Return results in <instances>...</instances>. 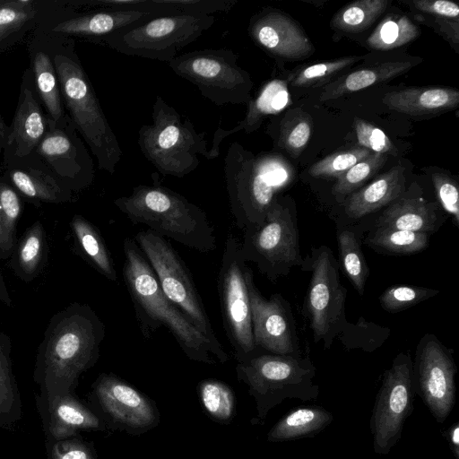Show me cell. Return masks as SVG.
I'll return each mask as SVG.
<instances>
[{
    "instance_id": "1",
    "label": "cell",
    "mask_w": 459,
    "mask_h": 459,
    "mask_svg": "<svg viewBox=\"0 0 459 459\" xmlns=\"http://www.w3.org/2000/svg\"><path fill=\"white\" fill-rule=\"evenodd\" d=\"M105 325L87 304L73 303L51 318L39 346L34 380L41 396L73 394L99 359Z\"/></svg>"
},
{
    "instance_id": "2",
    "label": "cell",
    "mask_w": 459,
    "mask_h": 459,
    "mask_svg": "<svg viewBox=\"0 0 459 459\" xmlns=\"http://www.w3.org/2000/svg\"><path fill=\"white\" fill-rule=\"evenodd\" d=\"M123 278L130 294L139 328L149 338L166 327L185 355L204 364L226 363L229 356L222 345L213 343L163 294L150 264L134 238L123 242Z\"/></svg>"
},
{
    "instance_id": "3",
    "label": "cell",
    "mask_w": 459,
    "mask_h": 459,
    "mask_svg": "<svg viewBox=\"0 0 459 459\" xmlns=\"http://www.w3.org/2000/svg\"><path fill=\"white\" fill-rule=\"evenodd\" d=\"M39 33L51 54L66 113L96 159L98 168L113 174L122 149L77 55L75 40Z\"/></svg>"
},
{
    "instance_id": "4",
    "label": "cell",
    "mask_w": 459,
    "mask_h": 459,
    "mask_svg": "<svg viewBox=\"0 0 459 459\" xmlns=\"http://www.w3.org/2000/svg\"><path fill=\"white\" fill-rule=\"evenodd\" d=\"M152 185H138L132 193L114 200L115 206L134 224H144L156 234L207 253L216 237L206 212L179 193L161 186L157 174Z\"/></svg>"
},
{
    "instance_id": "5",
    "label": "cell",
    "mask_w": 459,
    "mask_h": 459,
    "mask_svg": "<svg viewBox=\"0 0 459 459\" xmlns=\"http://www.w3.org/2000/svg\"><path fill=\"white\" fill-rule=\"evenodd\" d=\"M224 175L230 211L242 230L264 222L275 193L290 179L281 159L255 157L237 142L230 145L224 158Z\"/></svg>"
},
{
    "instance_id": "6",
    "label": "cell",
    "mask_w": 459,
    "mask_h": 459,
    "mask_svg": "<svg viewBox=\"0 0 459 459\" xmlns=\"http://www.w3.org/2000/svg\"><path fill=\"white\" fill-rule=\"evenodd\" d=\"M316 372L308 356L255 354L238 362V380L247 386L255 403L251 424H264L269 411L285 399L316 401L319 394V386L313 382Z\"/></svg>"
},
{
    "instance_id": "7",
    "label": "cell",
    "mask_w": 459,
    "mask_h": 459,
    "mask_svg": "<svg viewBox=\"0 0 459 459\" xmlns=\"http://www.w3.org/2000/svg\"><path fill=\"white\" fill-rule=\"evenodd\" d=\"M138 146L162 175L183 178L200 164L199 155L209 160L206 134L157 95L152 105V123L138 130Z\"/></svg>"
},
{
    "instance_id": "8",
    "label": "cell",
    "mask_w": 459,
    "mask_h": 459,
    "mask_svg": "<svg viewBox=\"0 0 459 459\" xmlns=\"http://www.w3.org/2000/svg\"><path fill=\"white\" fill-rule=\"evenodd\" d=\"M214 22V15H161L115 32L102 45L124 55L169 63Z\"/></svg>"
},
{
    "instance_id": "9",
    "label": "cell",
    "mask_w": 459,
    "mask_h": 459,
    "mask_svg": "<svg viewBox=\"0 0 459 459\" xmlns=\"http://www.w3.org/2000/svg\"><path fill=\"white\" fill-rule=\"evenodd\" d=\"M238 57L230 48H204L177 56L168 65L217 106L247 104L253 82L248 72L238 65Z\"/></svg>"
},
{
    "instance_id": "10",
    "label": "cell",
    "mask_w": 459,
    "mask_h": 459,
    "mask_svg": "<svg viewBox=\"0 0 459 459\" xmlns=\"http://www.w3.org/2000/svg\"><path fill=\"white\" fill-rule=\"evenodd\" d=\"M243 231L242 259L255 264L269 280L287 275L293 266H301L296 218L280 200L273 199L261 225Z\"/></svg>"
},
{
    "instance_id": "11",
    "label": "cell",
    "mask_w": 459,
    "mask_h": 459,
    "mask_svg": "<svg viewBox=\"0 0 459 459\" xmlns=\"http://www.w3.org/2000/svg\"><path fill=\"white\" fill-rule=\"evenodd\" d=\"M134 240L153 271L166 298L213 343L221 345L190 272L170 243L150 230L137 232Z\"/></svg>"
},
{
    "instance_id": "12",
    "label": "cell",
    "mask_w": 459,
    "mask_h": 459,
    "mask_svg": "<svg viewBox=\"0 0 459 459\" xmlns=\"http://www.w3.org/2000/svg\"><path fill=\"white\" fill-rule=\"evenodd\" d=\"M300 267L311 272L307 307L314 341H322L324 347L328 349L347 324V290L341 284L338 264L328 247H313Z\"/></svg>"
},
{
    "instance_id": "13",
    "label": "cell",
    "mask_w": 459,
    "mask_h": 459,
    "mask_svg": "<svg viewBox=\"0 0 459 459\" xmlns=\"http://www.w3.org/2000/svg\"><path fill=\"white\" fill-rule=\"evenodd\" d=\"M158 16L134 10L76 9L65 1L40 2L34 29L49 35L102 45L115 32Z\"/></svg>"
},
{
    "instance_id": "14",
    "label": "cell",
    "mask_w": 459,
    "mask_h": 459,
    "mask_svg": "<svg viewBox=\"0 0 459 459\" xmlns=\"http://www.w3.org/2000/svg\"><path fill=\"white\" fill-rule=\"evenodd\" d=\"M247 269L240 255V242L230 234L218 273V292L223 327L238 362L255 355L256 349L252 332Z\"/></svg>"
},
{
    "instance_id": "15",
    "label": "cell",
    "mask_w": 459,
    "mask_h": 459,
    "mask_svg": "<svg viewBox=\"0 0 459 459\" xmlns=\"http://www.w3.org/2000/svg\"><path fill=\"white\" fill-rule=\"evenodd\" d=\"M414 396L412 360L409 353L400 352L384 373L369 420L376 454L388 455L400 440Z\"/></svg>"
},
{
    "instance_id": "16",
    "label": "cell",
    "mask_w": 459,
    "mask_h": 459,
    "mask_svg": "<svg viewBox=\"0 0 459 459\" xmlns=\"http://www.w3.org/2000/svg\"><path fill=\"white\" fill-rule=\"evenodd\" d=\"M94 412L106 429L140 436L159 426L154 400L114 373H101L92 384Z\"/></svg>"
},
{
    "instance_id": "17",
    "label": "cell",
    "mask_w": 459,
    "mask_h": 459,
    "mask_svg": "<svg viewBox=\"0 0 459 459\" xmlns=\"http://www.w3.org/2000/svg\"><path fill=\"white\" fill-rule=\"evenodd\" d=\"M456 366L452 351L433 334H426L412 362L414 392L437 423H443L455 403Z\"/></svg>"
},
{
    "instance_id": "18",
    "label": "cell",
    "mask_w": 459,
    "mask_h": 459,
    "mask_svg": "<svg viewBox=\"0 0 459 459\" xmlns=\"http://www.w3.org/2000/svg\"><path fill=\"white\" fill-rule=\"evenodd\" d=\"M34 152L74 194L92 184L93 158L67 113L56 123L48 118L46 133Z\"/></svg>"
},
{
    "instance_id": "19",
    "label": "cell",
    "mask_w": 459,
    "mask_h": 459,
    "mask_svg": "<svg viewBox=\"0 0 459 459\" xmlns=\"http://www.w3.org/2000/svg\"><path fill=\"white\" fill-rule=\"evenodd\" d=\"M246 280L255 348L272 354L301 356L294 317L287 301L280 294L265 299L256 288L253 272L248 267Z\"/></svg>"
},
{
    "instance_id": "20",
    "label": "cell",
    "mask_w": 459,
    "mask_h": 459,
    "mask_svg": "<svg viewBox=\"0 0 459 459\" xmlns=\"http://www.w3.org/2000/svg\"><path fill=\"white\" fill-rule=\"evenodd\" d=\"M48 117L38 95L31 69L22 75L15 112L9 125L3 161L19 159L32 153L43 138Z\"/></svg>"
},
{
    "instance_id": "21",
    "label": "cell",
    "mask_w": 459,
    "mask_h": 459,
    "mask_svg": "<svg viewBox=\"0 0 459 459\" xmlns=\"http://www.w3.org/2000/svg\"><path fill=\"white\" fill-rule=\"evenodd\" d=\"M247 30L257 46L277 57L299 59L314 52L303 29L278 11L264 9L255 14L250 19Z\"/></svg>"
},
{
    "instance_id": "22",
    "label": "cell",
    "mask_w": 459,
    "mask_h": 459,
    "mask_svg": "<svg viewBox=\"0 0 459 459\" xmlns=\"http://www.w3.org/2000/svg\"><path fill=\"white\" fill-rule=\"evenodd\" d=\"M3 176L20 195L35 205L75 200V194L48 169L35 152L22 158L3 161Z\"/></svg>"
},
{
    "instance_id": "23",
    "label": "cell",
    "mask_w": 459,
    "mask_h": 459,
    "mask_svg": "<svg viewBox=\"0 0 459 459\" xmlns=\"http://www.w3.org/2000/svg\"><path fill=\"white\" fill-rule=\"evenodd\" d=\"M46 408V427L50 440L76 437L80 430H105L102 420L93 410L73 394L41 396Z\"/></svg>"
},
{
    "instance_id": "24",
    "label": "cell",
    "mask_w": 459,
    "mask_h": 459,
    "mask_svg": "<svg viewBox=\"0 0 459 459\" xmlns=\"http://www.w3.org/2000/svg\"><path fill=\"white\" fill-rule=\"evenodd\" d=\"M290 104V96L287 82L280 79L267 82L258 94L247 103L246 116L238 125L230 129L218 126L213 134L212 147L209 150V160L219 156L220 145L226 137L238 132L249 134L255 131L264 118L279 114Z\"/></svg>"
},
{
    "instance_id": "25",
    "label": "cell",
    "mask_w": 459,
    "mask_h": 459,
    "mask_svg": "<svg viewBox=\"0 0 459 459\" xmlns=\"http://www.w3.org/2000/svg\"><path fill=\"white\" fill-rule=\"evenodd\" d=\"M30 68L32 71L35 87L40 102L49 120L56 123L66 114L65 109L57 74L51 54L43 36L32 30L27 44Z\"/></svg>"
},
{
    "instance_id": "26",
    "label": "cell",
    "mask_w": 459,
    "mask_h": 459,
    "mask_svg": "<svg viewBox=\"0 0 459 459\" xmlns=\"http://www.w3.org/2000/svg\"><path fill=\"white\" fill-rule=\"evenodd\" d=\"M404 189V168L394 166L370 184L353 192L344 203L345 213L351 219H360L388 206L403 194Z\"/></svg>"
},
{
    "instance_id": "27",
    "label": "cell",
    "mask_w": 459,
    "mask_h": 459,
    "mask_svg": "<svg viewBox=\"0 0 459 459\" xmlns=\"http://www.w3.org/2000/svg\"><path fill=\"white\" fill-rule=\"evenodd\" d=\"M382 102L399 113L432 115L455 108L459 104V91L446 87L406 88L385 93Z\"/></svg>"
},
{
    "instance_id": "28",
    "label": "cell",
    "mask_w": 459,
    "mask_h": 459,
    "mask_svg": "<svg viewBox=\"0 0 459 459\" xmlns=\"http://www.w3.org/2000/svg\"><path fill=\"white\" fill-rule=\"evenodd\" d=\"M437 204L422 197L400 196L384 210L376 227L431 234L441 225Z\"/></svg>"
},
{
    "instance_id": "29",
    "label": "cell",
    "mask_w": 459,
    "mask_h": 459,
    "mask_svg": "<svg viewBox=\"0 0 459 459\" xmlns=\"http://www.w3.org/2000/svg\"><path fill=\"white\" fill-rule=\"evenodd\" d=\"M333 420V413L322 406H299L288 411L270 429L266 440L278 443L312 437L328 427Z\"/></svg>"
},
{
    "instance_id": "30",
    "label": "cell",
    "mask_w": 459,
    "mask_h": 459,
    "mask_svg": "<svg viewBox=\"0 0 459 459\" xmlns=\"http://www.w3.org/2000/svg\"><path fill=\"white\" fill-rule=\"evenodd\" d=\"M413 64L409 61L385 62L352 72L328 84L319 100L337 99L379 82L389 81L409 71Z\"/></svg>"
},
{
    "instance_id": "31",
    "label": "cell",
    "mask_w": 459,
    "mask_h": 459,
    "mask_svg": "<svg viewBox=\"0 0 459 459\" xmlns=\"http://www.w3.org/2000/svg\"><path fill=\"white\" fill-rule=\"evenodd\" d=\"M71 228L85 259L101 275L116 281L117 274L111 255L98 230L83 216L75 214Z\"/></svg>"
},
{
    "instance_id": "32",
    "label": "cell",
    "mask_w": 459,
    "mask_h": 459,
    "mask_svg": "<svg viewBox=\"0 0 459 459\" xmlns=\"http://www.w3.org/2000/svg\"><path fill=\"white\" fill-rule=\"evenodd\" d=\"M11 340L0 330V426L14 424L22 418V401L12 368Z\"/></svg>"
},
{
    "instance_id": "33",
    "label": "cell",
    "mask_w": 459,
    "mask_h": 459,
    "mask_svg": "<svg viewBox=\"0 0 459 459\" xmlns=\"http://www.w3.org/2000/svg\"><path fill=\"white\" fill-rule=\"evenodd\" d=\"M47 255L45 230L34 222L24 233L15 254L14 270L25 281L34 279L42 269Z\"/></svg>"
},
{
    "instance_id": "34",
    "label": "cell",
    "mask_w": 459,
    "mask_h": 459,
    "mask_svg": "<svg viewBox=\"0 0 459 459\" xmlns=\"http://www.w3.org/2000/svg\"><path fill=\"white\" fill-rule=\"evenodd\" d=\"M429 234L376 227L365 239V243L378 253L411 255L425 249Z\"/></svg>"
},
{
    "instance_id": "35",
    "label": "cell",
    "mask_w": 459,
    "mask_h": 459,
    "mask_svg": "<svg viewBox=\"0 0 459 459\" xmlns=\"http://www.w3.org/2000/svg\"><path fill=\"white\" fill-rule=\"evenodd\" d=\"M201 404L211 420L219 424H230L236 416L234 391L224 382L206 378L197 385Z\"/></svg>"
},
{
    "instance_id": "36",
    "label": "cell",
    "mask_w": 459,
    "mask_h": 459,
    "mask_svg": "<svg viewBox=\"0 0 459 459\" xmlns=\"http://www.w3.org/2000/svg\"><path fill=\"white\" fill-rule=\"evenodd\" d=\"M20 194L4 177H0V258L10 256L16 242L17 221L22 212Z\"/></svg>"
},
{
    "instance_id": "37",
    "label": "cell",
    "mask_w": 459,
    "mask_h": 459,
    "mask_svg": "<svg viewBox=\"0 0 459 459\" xmlns=\"http://www.w3.org/2000/svg\"><path fill=\"white\" fill-rule=\"evenodd\" d=\"M337 240L343 273L358 293L363 296L369 270L359 239L353 231L343 230L338 233Z\"/></svg>"
},
{
    "instance_id": "38",
    "label": "cell",
    "mask_w": 459,
    "mask_h": 459,
    "mask_svg": "<svg viewBox=\"0 0 459 459\" xmlns=\"http://www.w3.org/2000/svg\"><path fill=\"white\" fill-rule=\"evenodd\" d=\"M419 34V28L407 16L389 15L377 26L367 44L373 49L390 50L412 41Z\"/></svg>"
},
{
    "instance_id": "39",
    "label": "cell",
    "mask_w": 459,
    "mask_h": 459,
    "mask_svg": "<svg viewBox=\"0 0 459 459\" xmlns=\"http://www.w3.org/2000/svg\"><path fill=\"white\" fill-rule=\"evenodd\" d=\"M387 0H360L341 9L332 24L345 32H359L368 28L387 8Z\"/></svg>"
},
{
    "instance_id": "40",
    "label": "cell",
    "mask_w": 459,
    "mask_h": 459,
    "mask_svg": "<svg viewBox=\"0 0 459 459\" xmlns=\"http://www.w3.org/2000/svg\"><path fill=\"white\" fill-rule=\"evenodd\" d=\"M312 131V119L302 110L290 111L281 121L278 146L298 157L307 146Z\"/></svg>"
},
{
    "instance_id": "41",
    "label": "cell",
    "mask_w": 459,
    "mask_h": 459,
    "mask_svg": "<svg viewBox=\"0 0 459 459\" xmlns=\"http://www.w3.org/2000/svg\"><path fill=\"white\" fill-rule=\"evenodd\" d=\"M39 9L40 2L35 0H0V30H32Z\"/></svg>"
},
{
    "instance_id": "42",
    "label": "cell",
    "mask_w": 459,
    "mask_h": 459,
    "mask_svg": "<svg viewBox=\"0 0 459 459\" xmlns=\"http://www.w3.org/2000/svg\"><path fill=\"white\" fill-rule=\"evenodd\" d=\"M385 161L384 154L371 152L336 178L333 194L336 196H345L354 192L377 172Z\"/></svg>"
},
{
    "instance_id": "43",
    "label": "cell",
    "mask_w": 459,
    "mask_h": 459,
    "mask_svg": "<svg viewBox=\"0 0 459 459\" xmlns=\"http://www.w3.org/2000/svg\"><path fill=\"white\" fill-rule=\"evenodd\" d=\"M438 290L419 286H392L379 297L380 306L387 312L397 313L436 296Z\"/></svg>"
},
{
    "instance_id": "44",
    "label": "cell",
    "mask_w": 459,
    "mask_h": 459,
    "mask_svg": "<svg viewBox=\"0 0 459 459\" xmlns=\"http://www.w3.org/2000/svg\"><path fill=\"white\" fill-rule=\"evenodd\" d=\"M370 153L363 147L334 152L314 163L308 172L314 178H337Z\"/></svg>"
},
{
    "instance_id": "45",
    "label": "cell",
    "mask_w": 459,
    "mask_h": 459,
    "mask_svg": "<svg viewBox=\"0 0 459 459\" xmlns=\"http://www.w3.org/2000/svg\"><path fill=\"white\" fill-rule=\"evenodd\" d=\"M364 56H344L332 61L316 63L294 74L290 80L296 87H308L322 82L323 80L362 59Z\"/></svg>"
},
{
    "instance_id": "46",
    "label": "cell",
    "mask_w": 459,
    "mask_h": 459,
    "mask_svg": "<svg viewBox=\"0 0 459 459\" xmlns=\"http://www.w3.org/2000/svg\"><path fill=\"white\" fill-rule=\"evenodd\" d=\"M354 127L360 147L371 152L395 154L396 149L383 130L361 118L355 117Z\"/></svg>"
},
{
    "instance_id": "47",
    "label": "cell",
    "mask_w": 459,
    "mask_h": 459,
    "mask_svg": "<svg viewBox=\"0 0 459 459\" xmlns=\"http://www.w3.org/2000/svg\"><path fill=\"white\" fill-rule=\"evenodd\" d=\"M437 198L442 208L459 224V192L455 181L444 173L432 174Z\"/></svg>"
},
{
    "instance_id": "48",
    "label": "cell",
    "mask_w": 459,
    "mask_h": 459,
    "mask_svg": "<svg viewBox=\"0 0 459 459\" xmlns=\"http://www.w3.org/2000/svg\"><path fill=\"white\" fill-rule=\"evenodd\" d=\"M49 459H97L93 447L77 437L50 440Z\"/></svg>"
},
{
    "instance_id": "49",
    "label": "cell",
    "mask_w": 459,
    "mask_h": 459,
    "mask_svg": "<svg viewBox=\"0 0 459 459\" xmlns=\"http://www.w3.org/2000/svg\"><path fill=\"white\" fill-rule=\"evenodd\" d=\"M414 7L435 17L458 20L459 6L446 0H414Z\"/></svg>"
},
{
    "instance_id": "50",
    "label": "cell",
    "mask_w": 459,
    "mask_h": 459,
    "mask_svg": "<svg viewBox=\"0 0 459 459\" xmlns=\"http://www.w3.org/2000/svg\"><path fill=\"white\" fill-rule=\"evenodd\" d=\"M434 22L439 31L455 46L458 44V20L435 17Z\"/></svg>"
},
{
    "instance_id": "51",
    "label": "cell",
    "mask_w": 459,
    "mask_h": 459,
    "mask_svg": "<svg viewBox=\"0 0 459 459\" xmlns=\"http://www.w3.org/2000/svg\"><path fill=\"white\" fill-rule=\"evenodd\" d=\"M441 433L455 459H459V422L453 423L447 429H443Z\"/></svg>"
},
{
    "instance_id": "52",
    "label": "cell",
    "mask_w": 459,
    "mask_h": 459,
    "mask_svg": "<svg viewBox=\"0 0 459 459\" xmlns=\"http://www.w3.org/2000/svg\"><path fill=\"white\" fill-rule=\"evenodd\" d=\"M26 34V31L10 32L0 30V56L12 46L19 42Z\"/></svg>"
},
{
    "instance_id": "53",
    "label": "cell",
    "mask_w": 459,
    "mask_h": 459,
    "mask_svg": "<svg viewBox=\"0 0 459 459\" xmlns=\"http://www.w3.org/2000/svg\"><path fill=\"white\" fill-rule=\"evenodd\" d=\"M9 126L6 125L0 114V152H3L7 143Z\"/></svg>"
},
{
    "instance_id": "54",
    "label": "cell",
    "mask_w": 459,
    "mask_h": 459,
    "mask_svg": "<svg viewBox=\"0 0 459 459\" xmlns=\"http://www.w3.org/2000/svg\"><path fill=\"white\" fill-rule=\"evenodd\" d=\"M0 301L3 302L6 306H11L12 299L10 294L8 292V289L4 281V278L0 273Z\"/></svg>"
}]
</instances>
